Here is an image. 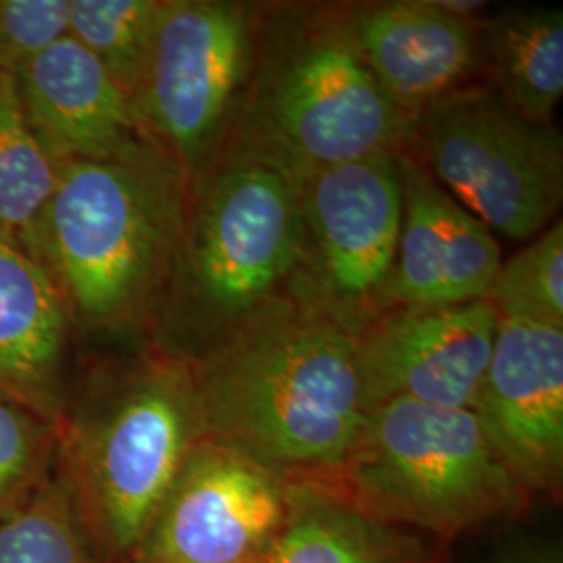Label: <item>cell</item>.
<instances>
[{
	"label": "cell",
	"mask_w": 563,
	"mask_h": 563,
	"mask_svg": "<svg viewBox=\"0 0 563 563\" xmlns=\"http://www.w3.org/2000/svg\"><path fill=\"white\" fill-rule=\"evenodd\" d=\"M190 363L207 439L286 481H339L369 416L351 330L290 292Z\"/></svg>",
	"instance_id": "6da1fadb"
},
{
	"label": "cell",
	"mask_w": 563,
	"mask_h": 563,
	"mask_svg": "<svg viewBox=\"0 0 563 563\" xmlns=\"http://www.w3.org/2000/svg\"><path fill=\"white\" fill-rule=\"evenodd\" d=\"M188 199L178 165L144 136L107 157L59 163L53 195L23 242L81 332L151 336Z\"/></svg>",
	"instance_id": "7a4b0ae2"
},
{
	"label": "cell",
	"mask_w": 563,
	"mask_h": 563,
	"mask_svg": "<svg viewBox=\"0 0 563 563\" xmlns=\"http://www.w3.org/2000/svg\"><path fill=\"white\" fill-rule=\"evenodd\" d=\"M205 439L192 363L155 344L99 367L67 402L57 470L102 563H132Z\"/></svg>",
	"instance_id": "3957f363"
},
{
	"label": "cell",
	"mask_w": 563,
	"mask_h": 563,
	"mask_svg": "<svg viewBox=\"0 0 563 563\" xmlns=\"http://www.w3.org/2000/svg\"><path fill=\"white\" fill-rule=\"evenodd\" d=\"M411 121L363 63L341 2H274L262 4L251 76L223 148L301 181L322 167L401 153Z\"/></svg>",
	"instance_id": "277c9868"
},
{
	"label": "cell",
	"mask_w": 563,
	"mask_h": 563,
	"mask_svg": "<svg viewBox=\"0 0 563 563\" xmlns=\"http://www.w3.org/2000/svg\"><path fill=\"white\" fill-rule=\"evenodd\" d=\"M301 260L299 180L223 148L190 186L178 260L151 344L197 360L265 305L290 295Z\"/></svg>",
	"instance_id": "5b68a950"
},
{
	"label": "cell",
	"mask_w": 563,
	"mask_h": 563,
	"mask_svg": "<svg viewBox=\"0 0 563 563\" xmlns=\"http://www.w3.org/2000/svg\"><path fill=\"white\" fill-rule=\"evenodd\" d=\"M336 483L372 520L443 543L532 505L472 409L409 399L369 411Z\"/></svg>",
	"instance_id": "8992f818"
},
{
	"label": "cell",
	"mask_w": 563,
	"mask_h": 563,
	"mask_svg": "<svg viewBox=\"0 0 563 563\" xmlns=\"http://www.w3.org/2000/svg\"><path fill=\"white\" fill-rule=\"evenodd\" d=\"M405 153L495 236L532 241L562 209V132L516 115L490 86L426 107Z\"/></svg>",
	"instance_id": "52a82bcc"
},
{
	"label": "cell",
	"mask_w": 563,
	"mask_h": 563,
	"mask_svg": "<svg viewBox=\"0 0 563 563\" xmlns=\"http://www.w3.org/2000/svg\"><path fill=\"white\" fill-rule=\"evenodd\" d=\"M262 4L163 0L132 97L139 132L178 165L188 188L222 153L249 84Z\"/></svg>",
	"instance_id": "ba28073f"
},
{
	"label": "cell",
	"mask_w": 563,
	"mask_h": 563,
	"mask_svg": "<svg viewBox=\"0 0 563 563\" xmlns=\"http://www.w3.org/2000/svg\"><path fill=\"white\" fill-rule=\"evenodd\" d=\"M299 192L302 260L292 292L355 334L386 311L401 234V153L322 167Z\"/></svg>",
	"instance_id": "9c48e42d"
},
{
	"label": "cell",
	"mask_w": 563,
	"mask_h": 563,
	"mask_svg": "<svg viewBox=\"0 0 563 563\" xmlns=\"http://www.w3.org/2000/svg\"><path fill=\"white\" fill-rule=\"evenodd\" d=\"M288 507L286 478L205 437L186 457L132 563H263Z\"/></svg>",
	"instance_id": "30bf717a"
},
{
	"label": "cell",
	"mask_w": 563,
	"mask_h": 563,
	"mask_svg": "<svg viewBox=\"0 0 563 563\" xmlns=\"http://www.w3.org/2000/svg\"><path fill=\"white\" fill-rule=\"evenodd\" d=\"M499 316L486 299L390 307L353 334L367 411L395 399L472 409Z\"/></svg>",
	"instance_id": "8fae6325"
},
{
	"label": "cell",
	"mask_w": 563,
	"mask_h": 563,
	"mask_svg": "<svg viewBox=\"0 0 563 563\" xmlns=\"http://www.w3.org/2000/svg\"><path fill=\"white\" fill-rule=\"evenodd\" d=\"M532 504L563 495V328L499 320L472 405Z\"/></svg>",
	"instance_id": "7c38bea8"
},
{
	"label": "cell",
	"mask_w": 563,
	"mask_h": 563,
	"mask_svg": "<svg viewBox=\"0 0 563 563\" xmlns=\"http://www.w3.org/2000/svg\"><path fill=\"white\" fill-rule=\"evenodd\" d=\"M474 2H341L344 27L384 92L411 120L483 71Z\"/></svg>",
	"instance_id": "4fadbf2b"
},
{
	"label": "cell",
	"mask_w": 563,
	"mask_h": 563,
	"mask_svg": "<svg viewBox=\"0 0 563 563\" xmlns=\"http://www.w3.org/2000/svg\"><path fill=\"white\" fill-rule=\"evenodd\" d=\"M402 222L384 305L481 301L504 262L499 239L401 151Z\"/></svg>",
	"instance_id": "5bb4252c"
},
{
	"label": "cell",
	"mask_w": 563,
	"mask_h": 563,
	"mask_svg": "<svg viewBox=\"0 0 563 563\" xmlns=\"http://www.w3.org/2000/svg\"><path fill=\"white\" fill-rule=\"evenodd\" d=\"M13 80L25 118L57 163L107 157L142 136L120 84L69 34Z\"/></svg>",
	"instance_id": "9a60e30c"
},
{
	"label": "cell",
	"mask_w": 563,
	"mask_h": 563,
	"mask_svg": "<svg viewBox=\"0 0 563 563\" xmlns=\"http://www.w3.org/2000/svg\"><path fill=\"white\" fill-rule=\"evenodd\" d=\"M59 288L15 234L0 230V395L59 428L71 334Z\"/></svg>",
	"instance_id": "2e32d148"
},
{
	"label": "cell",
	"mask_w": 563,
	"mask_h": 563,
	"mask_svg": "<svg viewBox=\"0 0 563 563\" xmlns=\"http://www.w3.org/2000/svg\"><path fill=\"white\" fill-rule=\"evenodd\" d=\"M290 507L263 563H444L446 544L372 520L336 481H288Z\"/></svg>",
	"instance_id": "e0dca14e"
},
{
	"label": "cell",
	"mask_w": 563,
	"mask_h": 563,
	"mask_svg": "<svg viewBox=\"0 0 563 563\" xmlns=\"http://www.w3.org/2000/svg\"><path fill=\"white\" fill-rule=\"evenodd\" d=\"M483 71L507 109L553 125L563 97V11L509 9L481 23Z\"/></svg>",
	"instance_id": "ac0fdd59"
},
{
	"label": "cell",
	"mask_w": 563,
	"mask_h": 563,
	"mask_svg": "<svg viewBox=\"0 0 563 563\" xmlns=\"http://www.w3.org/2000/svg\"><path fill=\"white\" fill-rule=\"evenodd\" d=\"M59 163L23 113L15 80L0 74V230L25 239L51 199Z\"/></svg>",
	"instance_id": "d6986e66"
},
{
	"label": "cell",
	"mask_w": 563,
	"mask_h": 563,
	"mask_svg": "<svg viewBox=\"0 0 563 563\" xmlns=\"http://www.w3.org/2000/svg\"><path fill=\"white\" fill-rule=\"evenodd\" d=\"M0 563H102L57 467L0 520Z\"/></svg>",
	"instance_id": "ffe728a7"
},
{
	"label": "cell",
	"mask_w": 563,
	"mask_h": 563,
	"mask_svg": "<svg viewBox=\"0 0 563 563\" xmlns=\"http://www.w3.org/2000/svg\"><path fill=\"white\" fill-rule=\"evenodd\" d=\"M163 0H69V36L132 97L151 55Z\"/></svg>",
	"instance_id": "44dd1931"
},
{
	"label": "cell",
	"mask_w": 563,
	"mask_h": 563,
	"mask_svg": "<svg viewBox=\"0 0 563 563\" xmlns=\"http://www.w3.org/2000/svg\"><path fill=\"white\" fill-rule=\"evenodd\" d=\"M501 320L563 328V223L501 262L484 297Z\"/></svg>",
	"instance_id": "7402d4cb"
},
{
	"label": "cell",
	"mask_w": 563,
	"mask_h": 563,
	"mask_svg": "<svg viewBox=\"0 0 563 563\" xmlns=\"http://www.w3.org/2000/svg\"><path fill=\"white\" fill-rule=\"evenodd\" d=\"M59 457V428L0 395V520L46 483Z\"/></svg>",
	"instance_id": "603a6c76"
},
{
	"label": "cell",
	"mask_w": 563,
	"mask_h": 563,
	"mask_svg": "<svg viewBox=\"0 0 563 563\" xmlns=\"http://www.w3.org/2000/svg\"><path fill=\"white\" fill-rule=\"evenodd\" d=\"M69 34V0H0V74L15 78Z\"/></svg>",
	"instance_id": "cb8c5ba5"
},
{
	"label": "cell",
	"mask_w": 563,
	"mask_h": 563,
	"mask_svg": "<svg viewBox=\"0 0 563 563\" xmlns=\"http://www.w3.org/2000/svg\"><path fill=\"white\" fill-rule=\"evenodd\" d=\"M497 563H562V558L555 549H539V547H530V549H520L514 551L509 555H505L504 560Z\"/></svg>",
	"instance_id": "d4e9b609"
}]
</instances>
